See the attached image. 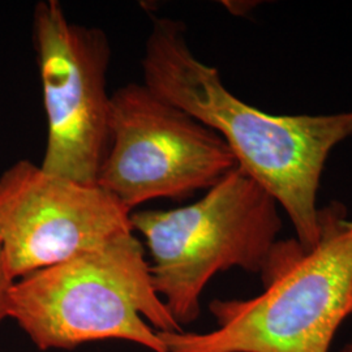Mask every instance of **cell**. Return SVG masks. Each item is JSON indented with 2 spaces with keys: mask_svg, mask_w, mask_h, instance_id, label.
<instances>
[{
  "mask_svg": "<svg viewBox=\"0 0 352 352\" xmlns=\"http://www.w3.org/2000/svg\"><path fill=\"white\" fill-rule=\"evenodd\" d=\"M144 84L164 101L213 129L240 170L285 210L304 250L320 238L317 193L331 151L352 136V110L273 115L235 97L215 67L189 49L186 28L157 19L142 58Z\"/></svg>",
  "mask_w": 352,
  "mask_h": 352,
  "instance_id": "6da1fadb",
  "label": "cell"
},
{
  "mask_svg": "<svg viewBox=\"0 0 352 352\" xmlns=\"http://www.w3.org/2000/svg\"><path fill=\"white\" fill-rule=\"evenodd\" d=\"M251 299L214 300L218 327L158 331L167 352H330L352 299V221L342 204L320 209V238L304 250L278 240Z\"/></svg>",
  "mask_w": 352,
  "mask_h": 352,
  "instance_id": "7a4b0ae2",
  "label": "cell"
},
{
  "mask_svg": "<svg viewBox=\"0 0 352 352\" xmlns=\"http://www.w3.org/2000/svg\"><path fill=\"white\" fill-rule=\"evenodd\" d=\"M4 312L43 351L123 340L167 352L158 331L182 330L153 287L133 231L19 278L7 292Z\"/></svg>",
  "mask_w": 352,
  "mask_h": 352,
  "instance_id": "3957f363",
  "label": "cell"
},
{
  "mask_svg": "<svg viewBox=\"0 0 352 352\" xmlns=\"http://www.w3.org/2000/svg\"><path fill=\"white\" fill-rule=\"evenodd\" d=\"M151 252L153 287L179 327L196 321L200 299L219 272L261 273L282 228L274 197L239 167L205 195L173 210L132 212Z\"/></svg>",
  "mask_w": 352,
  "mask_h": 352,
  "instance_id": "277c9868",
  "label": "cell"
},
{
  "mask_svg": "<svg viewBox=\"0 0 352 352\" xmlns=\"http://www.w3.org/2000/svg\"><path fill=\"white\" fill-rule=\"evenodd\" d=\"M109 131L97 184L132 212L151 200L208 190L238 167L218 133L145 84L113 91Z\"/></svg>",
  "mask_w": 352,
  "mask_h": 352,
  "instance_id": "5b68a950",
  "label": "cell"
},
{
  "mask_svg": "<svg viewBox=\"0 0 352 352\" xmlns=\"http://www.w3.org/2000/svg\"><path fill=\"white\" fill-rule=\"evenodd\" d=\"M33 37L47 118L41 167L80 184L98 186L110 146L109 38L100 28L71 23L58 0L37 3Z\"/></svg>",
  "mask_w": 352,
  "mask_h": 352,
  "instance_id": "8992f818",
  "label": "cell"
},
{
  "mask_svg": "<svg viewBox=\"0 0 352 352\" xmlns=\"http://www.w3.org/2000/svg\"><path fill=\"white\" fill-rule=\"evenodd\" d=\"M132 210L100 186L21 160L0 175V250L13 282L133 231ZM135 232V231H133Z\"/></svg>",
  "mask_w": 352,
  "mask_h": 352,
  "instance_id": "52a82bcc",
  "label": "cell"
},
{
  "mask_svg": "<svg viewBox=\"0 0 352 352\" xmlns=\"http://www.w3.org/2000/svg\"><path fill=\"white\" fill-rule=\"evenodd\" d=\"M12 283V279L8 277V273L6 270V265H4L3 254H1V250H0V322L3 320H6V312H4L6 296H7V292H8V289H10Z\"/></svg>",
  "mask_w": 352,
  "mask_h": 352,
  "instance_id": "ba28073f",
  "label": "cell"
},
{
  "mask_svg": "<svg viewBox=\"0 0 352 352\" xmlns=\"http://www.w3.org/2000/svg\"><path fill=\"white\" fill-rule=\"evenodd\" d=\"M337 352H352V340H350L349 343H346V344Z\"/></svg>",
  "mask_w": 352,
  "mask_h": 352,
  "instance_id": "9c48e42d",
  "label": "cell"
},
{
  "mask_svg": "<svg viewBox=\"0 0 352 352\" xmlns=\"http://www.w3.org/2000/svg\"><path fill=\"white\" fill-rule=\"evenodd\" d=\"M350 316H352V299H351V304H350Z\"/></svg>",
  "mask_w": 352,
  "mask_h": 352,
  "instance_id": "30bf717a",
  "label": "cell"
}]
</instances>
